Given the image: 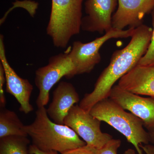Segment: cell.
Wrapping results in <instances>:
<instances>
[{
  "label": "cell",
  "mask_w": 154,
  "mask_h": 154,
  "mask_svg": "<svg viewBox=\"0 0 154 154\" xmlns=\"http://www.w3.org/2000/svg\"><path fill=\"white\" fill-rule=\"evenodd\" d=\"M152 28L142 24L136 28L129 43L116 51L110 63L96 81L93 91L85 95L79 106L89 112L95 104L110 96L114 84L137 65L145 54L151 39Z\"/></svg>",
  "instance_id": "6da1fadb"
},
{
  "label": "cell",
  "mask_w": 154,
  "mask_h": 154,
  "mask_svg": "<svg viewBox=\"0 0 154 154\" xmlns=\"http://www.w3.org/2000/svg\"><path fill=\"white\" fill-rule=\"evenodd\" d=\"M24 129L33 145L42 151L64 152L86 145V143L70 128L50 119L45 107H38L34 121Z\"/></svg>",
  "instance_id": "7a4b0ae2"
},
{
  "label": "cell",
  "mask_w": 154,
  "mask_h": 154,
  "mask_svg": "<svg viewBox=\"0 0 154 154\" xmlns=\"http://www.w3.org/2000/svg\"><path fill=\"white\" fill-rule=\"evenodd\" d=\"M89 112L123 134L128 141L134 146L138 154H143L140 146L148 144L150 138L149 133L144 129L143 122L140 119L126 112L110 98L99 101Z\"/></svg>",
  "instance_id": "3957f363"
},
{
  "label": "cell",
  "mask_w": 154,
  "mask_h": 154,
  "mask_svg": "<svg viewBox=\"0 0 154 154\" xmlns=\"http://www.w3.org/2000/svg\"><path fill=\"white\" fill-rule=\"evenodd\" d=\"M83 0H52L51 12L46 28L54 45L65 48L81 29Z\"/></svg>",
  "instance_id": "277c9868"
},
{
  "label": "cell",
  "mask_w": 154,
  "mask_h": 154,
  "mask_svg": "<svg viewBox=\"0 0 154 154\" xmlns=\"http://www.w3.org/2000/svg\"><path fill=\"white\" fill-rule=\"evenodd\" d=\"M135 29L120 30L113 28L103 36L88 43L74 42L69 51V55L74 66L75 76L90 72L100 62L101 56L99 50L106 42L111 38L131 37Z\"/></svg>",
  "instance_id": "5b68a950"
},
{
  "label": "cell",
  "mask_w": 154,
  "mask_h": 154,
  "mask_svg": "<svg viewBox=\"0 0 154 154\" xmlns=\"http://www.w3.org/2000/svg\"><path fill=\"white\" fill-rule=\"evenodd\" d=\"M74 71L69 51L51 57L47 65L37 69L35 78V85L39 91L36 103L37 107L47 105L51 88L63 77L70 79L75 76Z\"/></svg>",
  "instance_id": "8992f818"
},
{
  "label": "cell",
  "mask_w": 154,
  "mask_h": 154,
  "mask_svg": "<svg viewBox=\"0 0 154 154\" xmlns=\"http://www.w3.org/2000/svg\"><path fill=\"white\" fill-rule=\"evenodd\" d=\"M101 122L79 105H74L65 119L64 125L72 129L86 144L99 149L113 139L110 135L102 132Z\"/></svg>",
  "instance_id": "52a82bcc"
},
{
  "label": "cell",
  "mask_w": 154,
  "mask_h": 154,
  "mask_svg": "<svg viewBox=\"0 0 154 154\" xmlns=\"http://www.w3.org/2000/svg\"><path fill=\"white\" fill-rule=\"evenodd\" d=\"M109 98L140 119L150 132L154 131V100L145 98L114 85Z\"/></svg>",
  "instance_id": "ba28073f"
},
{
  "label": "cell",
  "mask_w": 154,
  "mask_h": 154,
  "mask_svg": "<svg viewBox=\"0 0 154 154\" xmlns=\"http://www.w3.org/2000/svg\"><path fill=\"white\" fill-rule=\"evenodd\" d=\"M0 63L2 65L6 77V91L16 98L20 104L19 110L28 114L34 110L30 103L33 86L28 80L17 75L9 64L6 57L4 36L0 35Z\"/></svg>",
  "instance_id": "9c48e42d"
},
{
  "label": "cell",
  "mask_w": 154,
  "mask_h": 154,
  "mask_svg": "<svg viewBox=\"0 0 154 154\" xmlns=\"http://www.w3.org/2000/svg\"><path fill=\"white\" fill-rule=\"evenodd\" d=\"M118 0H88L85 3L87 16L82 19L81 29L90 32L103 33L111 30L112 15Z\"/></svg>",
  "instance_id": "30bf717a"
},
{
  "label": "cell",
  "mask_w": 154,
  "mask_h": 154,
  "mask_svg": "<svg viewBox=\"0 0 154 154\" xmlns=\"http://www.w3.org/2000/svg\"><path fill=\"white\" fill-rule=\"evenodd\" d=\"M117 11L112 17V27L120 30L136 28L142 25L146 14L154 9V0H118Z\"/></svg>",
  "instance_id": "8fae6325"
},
{
  "label": "cell",
  "mask_w": 154,
  "mask_h": 154,
  "mask_svg": "<svg viewBox=\"0 0 154 154\" xmlns=\"http://www.w3.org/2000/svg\"><path fill=\"white\" fill-rule=\"evenodd\" d=\"M79 96L71 83L61 82L54 91L52 102L46 109L48 115L54 122L64 125L65 119Z\"/></svg>",
  "instance_id": "7c38bea8"
},
{
  "label": "cell",
  "mask_w": 154,
  "mask_h": 154,
  "mask_svg": "<svg viewBox=\"0 0 154 154\" xmlns=\"http://www.w3.org/2000/svg\"><path fill=\"white\" fill-rule=\"evenodd\" d=\"M118 85L131 93L149 96L154 100V65H137L119 79Z\"/></svg>",
  "instance_id": "4fadbf2b"
},
{
  "label": "cell",
  "mask_w": 154,
  "mask_h": 154,
  "mask_svg": "<svg viewBox=\"0 0 154 154\" xmlns=\"http://www.w3.org/2000/svg\"><path fill=\"white\" fill-rule=\"evenodd\" d=\"M23 124L17 113L5 107H1L0 111V138L11 136L27 137Z\"/></svg>",
  "instance_id": "5bb4252c"
},
{
  "label": "cell",
  "mask_w": 154,
  "mask_h": 154,
  "mask_svg": "<svg viewBox=\"0 0 154 154\" xmlns=\"http://www.w3.org/2000/svg\"><path fill=\"white\" fill-rule=\"evenodd\" d=\"M30 143L27 137L11 136L1 138L0 154H30Z\"/></svg>",
  "instance_id": "9a60e30c"
},
{
  "label": "cell",
  "mask_w": 154,
  "mask_h": 154,
  "mask_svg": "<svg viewBox=\"0 0 154 154\" xmlns=\"http://www.w3.org/2000/svg\"><path fill=\"white\" fill-rule=\"evenodd\" d=\"M151 16L153 28L150 43L145 54L141 59L137 65H154V9L151 12Z\"/></svg>",
  "instance_id": "2e32d148"
},
{
  "label": "cell",
  "mask_w": 154,
  "mask_h": 154,
  "mask_svg": "<svg viewBox=\"0 0 154 154\" xmlns=\"http://www.w3.org/2000/svg\"><path fill=\"white\" fill-rule=\"evenodd\" d=\"M121 143L120 140L112 139L102 148L98 149L97 154H117V150Z\"/></svg>",
  "instance_id": "e0dca14e"
},
{
  "label": "cell",
  "mask_w": 154,
  "mask_h": 154,
  "mask_svg": "<svg viewBox=\"0 0 154 154\" xmlns=\"http://www.w3.org/2000/svg\"><path fill=\"white\" fill-rule=\"evenodd\" d=\"M98 149L86 144L77 148L72 149L64 152L61 154H97Z\"/></svg>",
  "instance_id": "ac0fdd59"
},
{
  "label": "cell",
  "mask_w": 154,
  "mask_h": 154,
  "mask_svg": "<svg viewBox=\"0 0 154 154\" xmlns=\"http://www.w3.org/2000/svg\"><path fill=\"white\" fill-rule=\"evenodd\" d=\"M6 83V77L2 65L0 63V106L5 107L6 99L4 91V86Z\"/></svg>",
  "instance_id": "d6986e66"
},
{
  "label": "cell",
  "mask_w": 154,
  "mask_h": 154,
  "mask_svg": "<svg viewBox=\"0 0 154 154\" xmlns=\"http://www.w3.org/2000/svg\"><path fill=\"white\" fill-rule=\"evenodd\" d=\"M29 152L30 154H59L57 152L55 151H42L33 144L30 145L29 146Z\"/></svg>",
  "instance_id": "ffe728a7"
},
{
  "label": "cell",
  "mask_w": 154,
  "mask_h": 154,
  "mask_svg": "<svg viewBox=\"0 0 154 154\" xmlns=\"http://www.w3.org/2000/svg\"><path fill=\"white\" fill-rule=\"evenodd\" d=\"M140 146L146 154H154V146L148 144L144 145L141 144Z\"/></svg>",
  "instance_id": "44dd1931"
},
{
  "label": "cell",
  "mask_w": 154,
  "mask_h": 154,
  "mask_svg": "<svg viewBox=\"0 0 154 154\" xmlns=\"http://www.w3.org/2000/svg\"><path fill=\"white\" fill-rule=\"evenodd\" d=\"M124 154H136V152L133 149H129L124 152Z\"/></svg>",
  "instance_id": "7402d4cb"
},
{
  "label": "cell",
  "mask_w": 154,
  "mask_h": 154,
  "mask_svg": "<svg viewBox=\"0 0 154 154\" xmlns=\"http://www.w3.org/2000/svg\"><path fill=\"white\" fill-rule=\"evenodd\" d=\"M150 138V141L154 143V131L152 132H150L149 133Z\"/></svg>",
  "instance_id": "603a6c76"
}]
</instances>
